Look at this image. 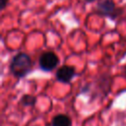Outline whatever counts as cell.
<instances>
[{"instance_id": "obj_1", "label": "cell", "mask_w": 126, "mask_h": 126, "mask_svg": "<svg viewBox=\"0 0 126 126\" xmlns=\"http://www.w3.org/2000/svg\"><path fill=\"white\" fill-rule=\"evenodd\" d=\"M32 68V61L31 57L24 52L16 54L10 63V70L12 74L17 78L26 77Z\"/></svg>"}, {"instance_id": "obj_2", "label": "cell", "mask_w": 126, "mask_h": 126, "mask_svg": "<svg viewBox=\"0 0 126 126\" xmlns=\"http://www.w3.org/2000/svg\"><path fill=\"white\" fill-rule=\"evenodd\" d=\"M120 9L116 8L114 2L112 0H103L99 2L96 6V13L103 17H109L111 19H115L121 13Z\"/></svg>"}, {"instance_id": "obj_3", "label": "cell", "mask_w": 126, "mask_h": 126, "mask_svg": "<svg viewBox=\"0 0 126 126\" xmlns=\"http://www.w3.org/2000/svg\"><path fill=\"white\" fill-rule=\"evenodd\" d=\"M38 63H39V67L42 71L50 72L53 69H55V67L58 65L59 58L54 52L46 51L40 55V57L38 59Z\"/></svg>"}, {"instance_id": "obj_4", "label": "cell", "mask_w": 126, "mask_h": 126, "mask_svg": "<svg viewBox=\"0 0 126 126\" xmlns=\"http://www.w3.org/2000/svg\"><path fill=\"white\" fill-rule=\"evenodd\" d=\"M75 75H76V70L73 66L63 65L56 71L55 77L58 82L67 84L71 82V80L75 77Z\"/></svg>"}, {"instance_id": "obj_5", "label": "cell", "mask_w": 126, "mask_h": 126, "mask_svg": "<svg viewBox=\"0 0 126 126\" xmlns=\"http://www.w3.org/2000/svg\"><path fill=\"white\" fill-rule=\"evenodd\" d=\"M72 121L66 114H57L51 121V126H71Z\"/></svg>"}, {"instance_id": "obj_6", "label": "cell", "mask_w": 126, "mask_h": 126, "mask_svg": "<svg viewBox=\"0 0 126 126\" xmlns=\"http://www.w3.org/2000/svg\"><path fill=\"white\" fill-rule=\"evenodd\" d=\"M20 102L25 106H33L36 102V96H34L32 94H24L21 97Z\"/></svg>"}, {"instance_id": "obj_7", "label": "cell", "mask_w": 126, "mask_h": 126, "mask_svg": "<svg viewBox=\"0 0 126 126\" xmlns=\"http://www.w3.org/2000/svg\"><path fill=\"white\" fill-rule=\"evenodd\" d=\"M7 3H8V0H1V9H2V10L6 7Z\"/></svg>"}, {"instance_id": "obj_8", "label": "cell", "mask_w": 126, "mask_h": 126, "mask_svg": "<svg viewBox=\"0 0 126 126\" xmlns=\"http://www.w3.org/2000/svg\"><path fill=\"white\" fill-rule=\"evenodd\" d=\"M87 2H93V1H94V0H86Z\"/></svg>"}, {"instance_id": "obj_9", "label": "cell", "mask_w": 126, "mask_h": 126, "mask_svg": "<svg viewBox=\"0 0 126 126\" xmlns=\"http://www.w3.org/2000/svg\"><path fill=\"white\" fill-rule=\"evenodd\" d=\"M125 75H126V69H125Z\"/></svg>"}]
</instances>
